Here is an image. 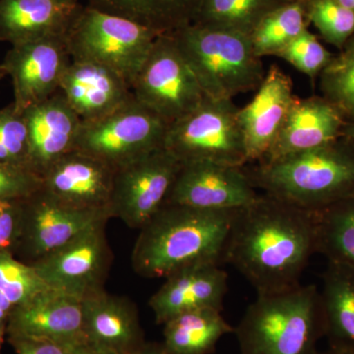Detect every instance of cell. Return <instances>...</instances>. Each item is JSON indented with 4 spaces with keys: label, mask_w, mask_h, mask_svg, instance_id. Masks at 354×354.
Here are the masks:
<instances>
[{
    "label": "cell",
    "mask_w": 354,
    "mask_h": 354,
    "mask_svg": "<svg viewBox=\"0 0 354 354\" xmlns=\"http://www.w3.org/2000/svg\"><path fill=\"white\" fill-rule=\"evenodd\" d=\"M82 7L77 0H0V41L17 46L65 36Z\"/></svg>",
    "instance_id": "603a6c76"
},
{
    "label": "cell",
    "mask_w": 354,
    "mask_h": 354,
    "mask_svg": "<svg viewBox=\"0 0 354 354\" xmlns=\"http://www.w3.org/2000/svg\"><path fill=\"white\" fill-rule=\"evenodd\" d=\"M295 99L290 77L272 64L252 101L239 111L248 165L264 160Z\"/></svg>",
    "instance_id": "9a60e30c"
},
{
    "label": "cell",
    "mask_w": 354,
    "mask_h": 354,
    "mask_svg": "<svg viewBox=\"0 0 354 354\" xmlns=\"http://www.w3.org/2000/svg\"><path fill=\"white\" fill-rule=\"evenodd\" d=\"M6 76V71H4L3 66H2V64H0V82H1L2 79Z\"/></svg>",
    "instance_id": "7bdbcfd3"
},
{
    "label": "cell",
    "mask_w": 354,
    "mask_h": 354,
    "mask_svg": "<svg viewBox=\"0 0 354 354\" xmlns=\"http://www.w3.org/2000/svg\"><path fill=\"white\" fill-rule=\"evenodd\" d=\"M346 123L339 109L322 95L297 97L262 162L332 143L342 138Z\"/></svg>",
    "instance_id": "44dd1931"
},
{
    "label": "cell",
    "mask_w": 354,
    "mask_h": 354,
    "mask_svg": "<svg viewBox=\"0 0 354 354\" xmlns=\"http://www.w3.org/2000/svg\"><path fill=\"white\" fill-rule=\"evenodd\" d=\"M171 35L205 97L234 100L262 83V58L254 53L250 37L198 24Z\"/></svg>",
    "instance_id": "5b68a950"
},
{
    "label": "cell",
    "mask_w": 354,
    "mask_h": 354,
    "mask_svg": "<svg viewBox=\"0 0 354 354\" xmlns=\"http://www.w3.org/2000/svg\"><path fill=\"white\" fill-rule=\"evenodd\" d=\"M59 92L83 122L108 115L133 99L130 84L113 70L88 62L71 60Z\"/></svg>",
    "instance_id": "ffe728a7"
},
{
    "label": "cell",
    "mask_w": 354,
    "mask_h": 354,
    "mask_svg": "<svg viewBox=\"0 0 354 354\" xmlns=\"http://www.w3.org/2000/svg\"><path fill=\"white\" fill-rule=\"evenodd\" d=\"M132 354H169L162 344H148L146 342L139 351Z\"/></svg>",
    "instance_id": "f35d334b"
},
{
    "label": "cell",
    "mask_w": 354,
    "mask_h": 354,
    "mask_svg": "<svg viewBox=\"0 0 354 354\" xmlns=\"http://www.w3.org/2000/svg\"><path fill=\"white\" fill-rule=\"evenodd\" d=\"M342 137H346L354 142V123H346L342 129Z\"/></svg>",
    "instance_id": "ab89813d"
},
{
    "label": "cell",
    "mask_w": 354,
    "mask_h": 354,
    "mask_svg": "<svg viewBox=\"0 0 354 354\" xmlns=\"http://www.w3.org/2000/svg\"><path fill=\"white\" fill-rule=\"evenodd\" d=\"M68 354H118L102 346H97L86 339L77 341L68 346Z\"/></svg>",
    "instance_id": "74e56055"
},
{
    "label": "cell",
    "mask_w": 354,
    "mask_h": 354,
    "mask_svg": "<svg viewBox=\"0 0 354 354\" xmlns=\"http://www.w3.org/2000/svg\"><path fill=\"white\" fill-rule=\"evenodd\" d=\"M236 211L165 203L139 230L132 269L142 278L165 279L193 266L221 265Z\"/></svg>",
    "instance_id": "7a4b0ae2"
},
{
    "label": "cell",
    "mask_w": 354,
    "mask_h": 354,
    "mask_svg": "<svg viewBox=\"0 0 354 354\" xmlns=\"http://www.w3.org/2000/svg\"><path fill=\"white\" fill-rule=\"evenodd\" d=\"M263 194L318 212L354 194V142L346 137L246 167Z\"/></svg>",
    "instance_id": "3957f363"
},
{
    "label": "cell",
    "mask_w": 354,
    "mask_h": 354,
    "mask_svg": "<svg viewBox=\"0 0 354 354\" xmlns=\"http://www.w3.org/2000/svg\"><path fill=\"white\" fill-rule=\"evenodd\" d=\"M315 253V212L262 193L235 213L223 263L234 266L257 295H270L300 286Z\"/></svg>",
    "instance_id": "6da1fadb"
},
{
    "label": "cell",
    "mask_w": 354,
    "mask_h": 354,
    "mask_svg": "<svg viewBox=\"0 0 354 354\" xmlns=\"http://www.w3.org/2000/svg\"><path fill=\"white\" fill-rule=\"evenodd\" d=\"M16 354H68L70 344L26 337H8Z\"/></svg>",
    "instance_id": "8d00e7d4"
},
{
    "label": "cell",
    "mask_w": 354,
    "mask_h": 354,
    "mask_svg": "<svg viewBox=\"0 0 354 354\" xmlns=\"http://www.w3.org/2000/svg\"><path fill=\"white\" fill-rule=\"evenodd\" d=\"M43 187V178L30 167L0 164V201L26 199Z\"/></svg>",
    "instance_id": "e575fe53"
},
{
    "label": "cell",
    "mask_w": 354,
    "mask_h": 354,
    "mask_svg": "<svg viewBox=\"0 0 354 354\" xmlns=\"http://www.w3.org/2000/svg\"><path fill=\"white\" fill-rule=\"evenodd\" d=\"M292 0H203L193 24L251 37L261 21Z\"/></svg>",
    "instance_id": "4316f807"
},
{
    "label": "cell",
    "mask_w": 354,
    "mask_h": 354,
    "mask_svg": "<svg viewBox=\"0 0 354 354\" xmlns=\"http://www.w3.org/2000/svg\"><path fill=\"white\" fill-rule=\"evenodd\" d=\"M0 164L30 167L27 123L12 102L0 109Z\"/></svg>",
    "instance_id": "d6a6232c"
},
{
    "label": "cell",
    "mask_w": 354,
    "mask_h": 354,
    "mask_svg": "<svg viewBox=\"0 0 354 354\" xmlns=\"http://www.w3.org/2000/svg\"><path fill=\"white\" fill-rule=\"evenodd\" d=\"M87 6L171 35L196 20L203 0H87Z\"/></svg>",
    "instance_id": "d4e9b609"
},
{
    "label": "cell",
    "mask_w": 354,
    "mask_h": 354,
    "mask_svg": "<svg viewBox=\"0 0 354 354\" xmlns=\"http://www.w3.org/2000/svg\"><path fill=\"white\" fill-rule=\"evenodd\" d=\"M234 330L221 310H193L164 324L162 344L169 354H211L218 342Z\"/></svg>",
    "instance_id": "484cf974"
},
{
    "label": "cell",
    "mask_w": 354,
    "mask_h": 354,
    "mask_svg": "<svg viewBox=\"0 0 354 354\" xmlns=\"http://www.w3.org/2000/svg\"><path fill=\"white\" fill-rule=\"evenodd\" d=\"M306 10L302 2H288L261 21L251 35L254 53L258 57L277 55L302 32Z\"/></svg>",
    "instance_id": "f1b7e54d"
},
{
    "label": "cell",
    "mask_w": 354,
    "mask_h": 354,
    "mask_svg": "<svg viewBox=\"0 0 354 354\" xmlns=\"http://www.w3.org/2000/svg\"><path fill=\"white\" fill-rule=\"evenodd\" d=\"M134 99L165 122L180 120L205 99L171 35H160L135 77Z\"/></svg>",
    "instance_id": "9c48e42d"
},
{
    "label": "cell",
    "mask_w": 354,
    "mask_h": 354,
    "mask_svg": "<svg viewBox=\"0 0 354 354\" xmlns=\"http://www.w3.org/2000/svg\"><path fill=\"white\" fill-rule=\"evenodd\" d=\"M181 162L167 149H158L114 174L111 218L141 230L167 202Z\"/></svg>",
    "instance_id": "8fae6325"
},
{
    "label": "cell",
    "mask_w": 354,
    "mask_h": 354,
    "mask_svg": "<svg viewBox=\"0 0 354 354\" xmlns=\"http://www.w3.org/2000/svg\"><path fill=\"white\" fill-rule=\"evenodd\" d=\"M322 97L339 109L348 123H354V35L321 72Z\"/></svg>",
    "instance_id": "f546056e"
},
{
    "label": "cell",
    "mask_w": 354,
    "mask_h": 354,
    "mask_svg": "<svg viewBox=\"0 0 354 354\" xmlns=\"http://www.w3.org/2000/svg\"><path fill=\"white\" fill-rule=\"evenodd\" d=\"M6 335L64 344L80 341L84 337L82 300L46 288L24 304L13 307L7 322Z\"/></svg>",
    "instance_id": "e0dca14e"
},
{
    "label": "cell",
    "mask_w": 354,
    "mask_h": 354,
    "mask_svg": "<svg viewBox=\"0 0 354 354\" xmlns=\"http://www.w3.org/2000/svg\"><path fill=\"white\" fill-rule=\"evenodd\" d=\"M306 15L322 38L339 50L354 35V11L335 0H310Z\"/></svg>",
    "instance_id": "4dcf8cb0"
},
{
    "label": "cell",
    "mask_w": 354,
    "mask_h": 354,
    "mask_svg": "<svg viewBox=\"0 0 354 354\" xmlns=\"http://www.w3.org/2000/svg\"><path fill=\"white\" fill-rule=\"evenodd\" d=\"M83 335L118 354H132L146 344L136 306L106 290L82 300Z\"/></svg>",
    "instance_id": "7402d4cb"
},
{
    "label": "cell",
    "mask_w": 354,
    "mask_h": 354,
    "mask_svg": "<svg viewBox=\"0 0 354 354\" xmlns=\"http://www.w3.org/2000/svg\"><path fill=\"white\" fill-rule=\"evenodd\" d=\"M23 200L0 201V253L15 256L22 230Z\"/></svg>",
    "instance_id": "d590c367"
},
{
    "label": "cell",
    "mask_w": 354,
    "mask_h": 354,
    "mask_svg": "<svg viewBox=\"0 0 354 354\" xmlns=\"http://www.w3.org/2000/svg\"><path fill=\"white\" fill-rule=\"evenodd\" d=\"M48 286L32 265L13 254L0 253V292L17 306L46 290Z\"/></svg>",
    "instance_id": "1f68e13d"
},
{
    "label": "cell",
    "mask_w": 354,
    "mask_h": 354,
    "mask_svg": "<svg viewBox=\"0 0 354 354\" xmlns=\"http://www.w3.org/2000/svg\"><path fill=\"white\" fill-rule=\"evenodd\" d=\"M23 114L29 138V167L43 178L51 165L74 151L82 120L59 91Z\"/></svg>",
    "instance_id": "ac0fdd59"
},
{
    "label": "cell",
    "mask_w": 354,
    "mask_h": 354,
    "mask_svg": "<svg viewBox=\"0 0 354 354\" xmlns=\"http://www.w3.org/2000/svg\"><path fill=\"white\" fill-rule=\"evenodd\" d=\"M234 333L241 354H316L324 337L319 288L258 295Z\"/></svg>",
    "instance_id": "277c9868"
},
{
    "label": "cell",
    "mask_w": 354,
    "mask_h": 354,
    "mask_svg": "<svg viewBox=\"0 0 354 354\" xmlns=\"http://www.w3.org/2000/svg\"><path fill=\"white\" fill-rule=\"evenodd\" d=\"M165 279L149 300L158 324L164 325L174 317L193 310L223 309L228 276L221 265L193 266Z\"/></svg>",
    "instance_id": "d6986e66"
},
{
    "label": "cell",
    "mask_w": 354,
    "mask_h": 354,
    "mask_svg": "<svg viewBox=\"0 0 354 354\" xmlns=\"http://www.w3.org/2000/svg\"><path fill=\"white\" fill-rule=\"evenodd\" d=\"M71 58L65 36L12 46L1 62L12 82V104L19 113L59 91Z\"/></svg>",
    "instance_id": "4fadbf2b"
},
{
    "label": "cell",
    "mask_w": 354,
    "mask_h": 354,
    "mask_svg": "<svg viewBox=\"0 0 354 354\" xmlns=\"http://www.w3.org/2000/svg\"><path fill=\"white\" fill-rule=\"evenodd\" d=\"M160 35L127 18L83 6L65 35L71 60L102 65L130 86Z\"/></svg>",
    "instance_id": "8992f818"
},
{
    "label": "cell",
    "mask_w": 354,
    "mask_h": 354,
    "mask_svg": "<svg viewBox=\"0 0 354 354\" xmlns=\"http://www.w3.org/2000/svg\"><path fill=\"white\" fill-rule=\"evenodd\" d=\"M335 1L339 2V4L346 7V8L354 11V0H335Z\"/></svg>",
    "instance_id": "60d3db41"
},
{
    "label": "cell",
    "mask_w": 354,
    "mask_h": 354,
    "mask_svg": "<svg viewBox=\"0 0 354 354\" xmlns=\"http://www.w3.org/2000/svg\"><path fill=\"white\" fill-rule=\"evenodd\" d=\"M114 174L115 169L97 158L72 151L44 174L43 188L68 206L111 215Z\"/></svg>",
    "instance_id": "2e32d148"
},
{
    "label": "cell",
    "mask_w": 354,
    "mask_h": 354,
    "mask_svg": "<svg viewBox=\"0 0 354 354\" xmlns=\"http://www.w3.org/2000/svg\"><path fill=\"white\" fill-rule=\"evenodd\" d=\"M316 354H348V353H341V351H335V349L328 348L327 349H326V351H318V353H317Z\"/></svg>",
    "instance_id": "b9f144b4"
},
{
    "label": "cell",
    "mask_w": 354,
    "mask_h": 354,
    "mask_svg": "<svg viewBox=\"0 0 354 354\" xmlns=\"http://www.w3.org/2000/svg\"><path fill=\"white\" fill-rule=\"evenodd\" d=\"M232 100L205 97L194 111L167 127L164 148L181 162H212L243 167L245 144Z\"/></svg>",
    "instance_id": "52a82bcc"
},
{
    "label": "cell",
    "mask_w": 354,
    "mask_h": 354,
    "mask_svg": "<svg viewBox=\"0 0 354 354\" xmlns=\"http://www.w3.org/2000/svg\"><path fill=\"white\" fill-rule=\"evenodd\" d=\"M315 213L317 253L354 267V194Z\"/></svg>",
    "instance_id": "83f0119b"
},
{
    "label": "cell",
    "mask_w": 354,
    "mask_h": 354,
    "mask_svg": "<svg viewBox=\"0 0 354 354\" xmlns=\"http://www.w3.org/2000/svg\"><path fill=\"white\" fill-rule=\"evenodd\" d=\"M324 337L329 348L354 354V267L328 261L319 290Z\"/></svg>",
    "instance_id": "cb8c5ba5"
},
{
    "label": "cell",
    "mask_w": 354,
    "mask_h": 354,
    "mask_svg": "<svg viewBox=\"0 0 354 354\" xmlns=\"http://www.w3.org/2000/svg\"><path fill=\"white\" fill-rule=\"evenodd\" d=\"M4 337H0V348H1L2 342H3Z\"/></svg>",
    "instance_id": "ee69618b"
},
{
    "label": "cell",
    "mask_w": 354,
    "mask_h": 354,
    "mask_svg": "<svg viewBox=\"0 0 354 354\" xmlns=\"http://www.w3.org/2000/svg\"><path fill=\"white\" fill-rule=\"evenodd\" d=\"M277 57L314 80L328 66L334 55L306 29Z\"/></svg>",
    "instance_id": "836d02e7"
},
{
    "label": "cell",
    "mask_w": 354,
    "mask_h": 354,
    "mask_svg": "<svg viewBox=\"0 0 354 354\" xmlns=\"http://www.w3.org/2000/svg\"><path fill=\"white\" fill-rule=\"evenodd\" d=\"M106 211H90L68 206L43 187L23 200L22 230L15 257L32 265L102 221Z\"/></svg>",
    "instance_id": "7c38bea8"
},
{
    "label": "cell",
    "mask_w": 354,
    "mask_h": 354,
    "mask_svg": "<svg viewBox=\"0 0 354 354\" xmlns=\"http://www.w3.org/2000/svg\"><path fill=\"white\" fill-rule=\"evenodd\" d=\"M102 221L32 264L48 288L84 300L104 290L113 252Z\"/></svg>",
    "instance_id": "30bf717a"
},
{
    "label": "cell",
    "mask_w": 354,
    "mask_h": 354,
    "mask_svg": "<svg viewBox=\"0 0 354 354\" xmlns=\"http://www.w3.org/2000/svg\"><path fill=\"white\" fill-rule=\"evenodd\" d=\"M169 123L133 97L99 120L81 123L74 151L118 169L164 147Z\"/></svg>",
    "instance_id": "ba28073f"
},
{
    "label": "cell",
    "mask_w": 354,
    "mask_h": 354,
    "mask_svg": "<svg viewBox=\"0 0 354 354\" xmlns=\"http://www.w3.org/2000/svg\"><path fill=\"white\" fill-rule=\"evenodd\" d=\"M258 196L245 167L193 162L181 165L165 203L199 209H239Z\"/></svg>",
    "instance_id": "5bb4252c"
}]
</instances>
